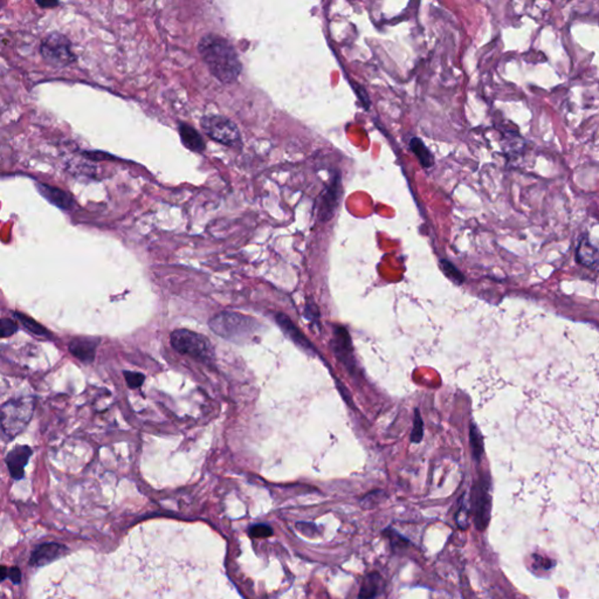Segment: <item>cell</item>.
I'll return each mask as SVG.
<instances>
[{"mask_svg":"<svg viewBox=\"0 0 599 599\" xmlns=\"http://www.w3.org/2000/svg\"><path fill=\"white\" fill-rule=\"evenodd\" d=\"M198 52L211 74L221 83L236 82L242 71L237 51L229 40L218 34H207L198 43Z\"/></svg>","mask_w":599,"mask_h":599,"instance_id":"6da1fadb","label":"cell"},{"mask_svg":"<svg viewBox=\"0 0 599 599\" xmlns=\"http://www.w3.org/2000/svg\"><path fill=\"white\" fill-rule=\"evenodd\" d=\"M211 330L223 339L242 342L256 332L259 324L249 316L238 313L224 312L213 316L209 322Z\"/></svg>","mask_w":599,"mask_h":599,"instance_id":"7a4b0ae2","label":"cell"},{"mask_svg":"<svg viewBox=\"0 0 599 599\" xmlns=\"http://www.w3.org/2000/svg\"><path fill=\"white\" fill-rule=\"evenodd\" d=\"M34 412L32 398L11 399L1 405L0 422L3 436L8 440L16 438L27 427Z\"/></svg>","mask_w":599,"mask_h":599,"instance_id":"3957f363","label":"cell"},{"mask_svg":"<svg viewBox=\"0 0 599 599\" xmlns=\"http://www.w3.org/2000/svg\"><path fill=\"white\" fill-rule=\"evenodd\" d=\"M170 342L174 350L190 357L201 361L210 362L214 359V350L210 339L201 334L188 329H178L170 336Z\"/></svg>","mask_w":599,"mask_h":599,"instance_id":"277c9868","label":"cell"},{"mask_svg":"<svg viewBox=\"0 0 599 599\" xmlns=\"http://www.w3.org/2000/svg\"><path fill=\"white\" fill-rule=\"evenodd\" d=\"M40 54L43 59L54 67H65L76 61V56L71 51V43L67 36L59 32L49 33L40 45Z\"/></svg>","mask_w":599,"mask_h":599,"instance_id":"5b68a950","label":"cell"},{"mask_svg":"<svg viewBox=\"0 0 599 599\" xmlns=\"http://www.w3.org/2000/svg\"><path fill=\"white\" fill-rule=\"evenodd\" d=\"M201 126L207 136L224 146H234L241 143L240 131L227 117L221 115L204 116L201 120Z\"/></svg>","mask_w":599,"mask_h":599,"instance_id":"8992f818","label":"cell"},{"mask_svg":"<svg viewBox=\"0 0 599 599\" xmlns=\"http://www.w3.org/2000/svg\"><path fill=\"white\" fill-rule=\"evenodd\" d=\"M472 505H473L474 522L477 528L482 532L487 528L490 515V492H489V479L481 477L474 486L472 492Z\"/></svg>","mask_w":599,"mask_h":599,"instance_id":"52a82bcc","label":"cell"},{"mask_svg":"<svg viewBox=\"0 0 599 599\" xmlns=\"http://www.w3.org/2000/svg\"><path fill=\"white\" fill-rule=\"evenodd\" d=\"M331 348L339 362L352 372L355 370L356 362L351 337L346 328L342 326L334 327V337L331 339Z\"/></svg>","mask_w":599,"mask_h":599,"instance_id":"ba28073f","label":"cell"},{"mask_svg":"<svg viewBox=\"0 0 599 599\" xmlns=\"http://www.w3.org/2000/svg\"><path fill=\"white\" fill-rule=\"evenodd\" d=\"M341 196H342L341 176L339 174H335L334 177L331 178L330 184L327 186V189L324 190L321 201H319V221L327 223L335 216Z\"/></svg>","mask_w":599,"mask_h":599,"instance_id":"9c48e42d","label":"cell"},{"mask_svg":"<svg viewBox=\"0 0 599 599\" xmlns=\"http://www.w3.org/2000/svg\"><path fill=\"white\" fill-rule=\"evenodd\" d=\"M68 548L63 544L49 542L38 545L32 552L30 564L33 567H45L66 555Z\"/></svg>","mask_w":599,"mask_h":599,"instance_id":"30bf717a","label":"cell"},{"mask_svg":"<svg viewBox=\"0 0 599 599\" xmlns=\"http://www.w3.org/2000/svg\"><path fill=\"white\" fill-rule=\"evenodd\" d=\"M32 449L30 446H16L12 451L6 454L5 462L8 465V472L14 480H23L25 475V467L31 457Z\"/></svg>","mask_w":599,"mask_h":599,"instance_id":"8fae6325","label":"cell"},{"mask_svg":"<svg viewBox=\"0 0 599 599\" xmlns=\"http://www.w3.org/2000/svg\"><path fill=\"white\" fill-rule=\"evenodd\" d=\"M275 321L276 324H279V327L281 328V330L284 331V334L292 339L296 346L302 348L306 352H309L312 355L315 354V347L310 343V341L306 337V335L302 334V331L293 324L292 319H289L287 315H284L282 313H278L275 315Z\"/></svg>","mask_w":599,"mask_h":599,"instance_id":"7c38bea8","label":"cell"},{"mask_svg":"<svg viewBox=\"0 0 599 599\" xmlns=\"http://www.w3.org/2000/svg\"><path fill=\"white\" fill-rule=\"evenodd\" d=\"M100 339L94 337H76L69 343L71 355L83 363H91L95 359Z\"/></svg>","mask_w":599,"mask_h":599,"instance_id":"4fadbf2b","label":"cell"},{"mask_svg":"<svg viewBox=\"0 0 599 599\" xmlns=\"http://www.w3.org/2000/svg\"><path fill=\"white\" fill-rule=\"evenodd\" d=\"M36 189L39 191V194L52 205L56 206V207H59L61 210H65V211L74 207V199H73L71 194L65 192L63 190L59 189V188L39 183L36 185Z\"/></svg>","mask_w":599,"mask_h":599,"instance_id":"5bb4252c","label":"cell"},{"mask_svg":"<svg viewBox=\"0 0 599 599\" xmlns=\"http://www.w3.org/2000/svg\"><path fill=\"white\" fill-rule=\"evenodd\" d=\"M576 256L578 262L589 269L599 267V249L587 237L580 238Z\"/></svg>","mask_w":599,"mask_h":599,"instance_id":"9a60e30c","label":"cell"},{"mask_svg":"<svg viewBox=\"0 0 599 599\" xmlns=\"http://www.w3.org/2000/svg\"><path fill=\"white\" fill-rule=\"evenodd\" d=\"M178 131L181 135V142L188 149L192 150L194 152H203L205 150L204 139L194 128L186 123H181Z\"/></svg>","mask_w":599,"mask_h":599,"instance_id":"2e32d148","label":"cell"},{"mask_svg":"<svg viewBox=\"0 0 599 599\" xmlns=\"http://www.w3.org/2000/svg\"><path fill=\"white\" fill-rule=\"evenodd\" d=\"M410 148L412 152L416 155V157L418 158L419 163L422 164V168L430 169L434 166L433 155L431 154L430 150L424 144L420 138H412L410 141Z\"/></svg>","mask_w":599,"mask_h":599,"instance_id":"e0dca14e","label":"cell"},{"mask_svg":"<svg viewBox=\"0 0 599 599\" xmlns=\"http://www.w3.org/2000/svg\"><path fill=\"white\" fill-rule=\"evenodd\" d=\"M381 584H382V577L378 574H370L368 575L362 582L361 591H359V597L361 598H372L378 595L381 590Z\"/></svg>","mask_w":599,"mask_h":599,"instance_id":"ac0fdd59","label":"cell"},{"mask_svg":"<svg viewBox=\"0 0 599 599\" xmlns=\"http://www.w3.org/2000/svg\"><path fill=\"white\" fill-rule=\"evenodd\" d=\"M14 316L18 319L20 324H23V327L25 329H27L33 335L40 336V337H49L51 336L47 329H45L41 324H38L36 321L31 319V317L21 314V313H16Z\"/></svg>","mask_w":599,"mask_h":599,"instance_id":"d6986e66","label":"cell"},{"mask_svg":"<svg viewBox=\"0 0 599 599\" xmlns=\"http://www.w3.org/2000/svg\"><path fill=\"white\" fill-rule=\"evenodd\" d=\"M469 439H471V446H472V453H473L474 459L477 462H480L481 455L484 453V442H482L480 432H479L477 426L474 425L473 422L471 424Z\"/></svg>","mask_w":599,"mask_h":599,"instance_id":"ffe728a7","label":"cell"},{"mask_svg":"<svg viewBox=\"0 0 599 599\" xmlns=\"http://www.w3.org/2000/svg\"><path fill=\"white\" fill-rule=\"evenodd\" d=\"M440 269H442V273L454 284H462L465 281L464 274L449 260H445V259L440 260Z\"/></svg>","mask_w":599,"mask_h":599,"instance_id":"44dd1931","label":"cell"},{"mask_svg":"<svg viewBox=\"0 0 599 599\" xmlns=\"http://www.w3.org/2000/svg\"><path fill=\"white\" fill-rule=\"evenodd\" d=\"M422 437H424V422H422V416L419 410L416 409L414 411V429L411 433V442H420Z\"/></svg>","mask_w":599,"mask_h":599,"instance_id":"7402d4cb","label":"cell"},{"mask_svg":"<svg viewBox=\"0 0 599 599\" xmlns=\"http://www.w3.org/2000/svg\"><path fill=\"white\" fill-rule=\"evenodd\" d=\"M124 378H126V384L131 389H138L142 387L143 383L146 381V376L141 372H133V371H124Z\"/></svg>","mask_w":599,"mask_h":599,"instance_id":"603a6c76","label":"cell"},{"mask_svg":"<svg viewBox=\"0 0 599 599\" xmlns=\"http://www.w3.org/2000/svg\"><path fill=\"white\" fill-rule=\"evenodd\" d=\"M249 536L254 539H264V537L272 536L273 529L267 525V524H254L249 529Z\"/></svg>","mask_w":599,"mask_h":599,"instance_id":"cb8c5ba5","label":"cell"},{"mask_svg":"<svg viewBox=\"0 0 599 599\" xmlns=\"http://www.w3.org/2000/svg\"><path fill=\"white\" fill-rule=\"evenodd\" d=\"M16 330H18V326L13 322L12 319H1V337H4V339L10 337L13 334H16Z\"/></svg>","mask_w":599,"mask_h":599,"instance_id":"d4e9b609","label":"cell"},{"mask_svg":"<svg viewBox=\"0 0 599 599\" xmlns=\"http://www.w3.org/2000/svg\"><path fill=\"white\" fill-rule=\"evenodd\" d=\"M304 315L306 319L312 321L314 324H319V309H317V307H316V304H314V302H313V304H306V309H304Z\"/></svg>","mask_w":599,"mask_h":599,"instance_id":"484cf974","label":"cell"},{"mask_svg":"<svg viewBox=\"0 0 599 599\" xmlns=\"http://www.w3.org/2000/svg\"><path fill=\"white\" fill-rule=\"evenodd\" d=\"M8 578L12 580L13 584H20V582H21V572L16 567L8 569Z\"/></svg>","mask_w":599,"mask_h":599,"instance_id":"4316f807","label":"cell"},{"mask_svg":"<svg viewBox=\"0 0 599 599\" xmlns=\"http://www.w3.org/2000/svg\"><path fill=\"white\" fill-rule=\"evenodd\" d=\"M36 4L41 8H54L59 6V0H36Z\"/></svg>","mask_w":599,"mask_h":599,"instance_id":"83f0119b","label":"cell"},{"mask_svg":"<svg viewBox=\"0 0 599 599\" xmlns=\"http://www.w3.org/2000/svg\"><path fill=\"white\" fill-rule=\"evenodd\" d=\"M6 575H8L6 567H1V580H4L6 578Z\"/></svg>","mask_w":599,"mask_h":599,"instance_id":"f1b7e54d","label":"cell"}]
</instances>
